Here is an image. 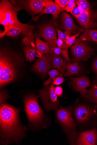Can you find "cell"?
I'll use <instances>...</instances> for the list:
<instances>
[{
	"instance_id": "obj_1",
	"label": "cell",
	"mask_w": 97,
	"mask_h": 145,
	"mask_svg": "<svg viewBox=\"0 0 97 145\" xmlns=\"http://www.w3.org/2000/svg\"><path fill=\"white\" fill-rule=\"evenodd\" d=\"M19 112L18 109L11 105L1 104V135L5 144L18 143L26 135V128L20 123Z\"/></svg>"
},
{
	"instance_id": "obj_2",
	"label": "cell",
	"mask_w": 97,
	"mask_h": 145,
	"mask_svg": "<svg viewBox=\"0 0 97 145\" xmlns=\"http://www.w3.org/2000/svg\"><path fill=\"white\" fill-rule=\"evenodd\" d=\"M18 12L13 4L7 0H3L0 3V24L7 28L12 27L19 30L22 35L28 38L36 44L33 33L34 25L21 23L17 18Z\"/></svg>"
},
{
	"instance_id": "obj_3",
	"label": "cell",
	"mask_w": 97,
	"mask_h": 145,
	"mask_svg": "<svg viewBox=\"0 0 97 145\" xmlns=\"http://www.w3.org/2000/svg\"><path fill=\"white\" fill-rule=\"evenodd\" d=\"M13 53L6 49L0 52V86L1 88L16 79L21 60Z\"/></svg>"
},
{
	"instance_id": "obj_4",
	"label": "cell",
	"mask_w": 97,
	"mask_h": 145,
	"mask_svg": "<svg viewBox=\"0 0 97 145\" xmlns=\"http://www.w3.org/2000/svg\"><path fill=\"white\" fill-rule=\"evenodd\" d=\"M73 115L78 125L87 130L96 128L97 105L94 103H80L73 107Z\"/></svg>"
},
{
	"instance_id": "obj_5",
	"label": "cell",
	"mask_w": 97,
	"mask_h": 145,
	"mask_svg": "<svg viewBox=\"0 0 97 145\" xmlns=\"http://www.w3.org/2000/svg\"><path fill=\"white\" fill-rule=\"evenodd\" d=\"M73 109L71 106H61L56 110V115L69 142L71 145H76L77 139L81 132L77 130L78 125L73 116Z\"/></svg>"
},
{
	"instance_id": "obj_6",
	"label": "cell",
	"mask_w": 97,
	"mask_h": 145,
	"mask_svg": "<svg viewBox=\"0 0 97 145\" xmlns=\"http://www.w3.org/2000/svg\"><path fill=\"white\" fill-rule=\"evenodd\" d=\"M24 103L25 110L30 123L37 125L42 122L44 113L38 103L36 96L33 95L26 96Z\"/></svg>"
},
{
	"instance_id": "obj_7",
	"label": "cell",
	"mask_w": 97,
	"mask_h": 145,
	"mask_svg": "<svg viewBox=\"0 0 97 145\" xmlns=\"http://www.w3.org/2000/svg\"><path fill=\"white\" fill-rule=\"evenodd\" d=\"M71 50L74 62L88 60L91 57L94 49L88 44L81 41L79 38L76 39L72 46Z\"/></svg>"
},
{
	"instance_id": "obj_8",
	"label": "cell",
	"mask_w": 97,
	"mask_h": 145,
	"mask_svg": "<svg viewBox=\"0 0 97 145\" xmlns=\"http://www.w3.org/2000/svg\"><path fill=\"white\" fill-rule=\"evenodd\" d=\"M53 84L42 89L39 93L40 97L43 104L44 107L47 111L57 110L59 103L55 91Z\"/></svg>"
},
{
	"instance_id": "obj_9",
	"label": "cell",
	"mask_w": 97,
	"mask_h": 145,
	"mask_svg": "<svg viewBox=\"0 0 97 145\" xmlns=\"http://www.w3.org/2000/svg\"><path fill=\"white\" fill-rule=\"evenodd\" d=\"M16 5L14 8L17 11L25 9L29 11L32 15L41 13L45 7L52 1L50 0H30V1H11Z\"/></svg>"
},
{
	"instance_id": "obj_10",
	"label": "cell",
	"mask_w": 97,
	"mask_h": 145,
	"mask_svg": "<svg viewBox=\"0 0 97 145\" xmlns=\"http://www.w3.org/2000/svg\"><path fill=\"white\" fill-rule=\"evenodd\" d=\"M39 27L40 36L48 43L50 50H53L57 47V31L54 24L50 23L42 25Z\"/></svg>"
},
{
	"instance_id": "obj_11",
	"label": "cell",
	"mask_w": 97,
	"mask_h": 145,
	"mask_svg": "<svg viewBox=\"0 0 97 145\" xmlns=\"http://www.w3.org/2000/svg\"><path fill=\"white\" fill-rule=\"evenodd\" d=\"M71 84L75 91L80 93L84 98L86 95L88 90L86 88L90 87L91 82L89 78L86 76L71 78Z\"/></svg>"
},
{
	"instance_id": "obj_12",
	"label": "cell",
	"mask_w": 97,
	"mask_h": 145,
	"mask_svg": "<svg viewBox=\"0 0 97 145\" xmlns=\"http://www.w3.org/2000/svg\"><path fill=\"white\" fill-rule=\"evenodd\" d=\"M76 18L79 23L86 30L96 28L97 26V11L83 12Z\"/></svg>"
},
{
	"instance_id": "obj_13",
	"label": "cell",
	"mask_w": 97,
	"mask_h": 145,
	"mask_svg": "<svg viewBox=\"0 0 97 145\" xmlns=\"http://www.w3.org/2000/svg\"><path fill=\"white\" fill-rule=\"evenodd\" d=\"M76 145H97V129L81 132L77 139Z\"/></svg>"
},
{
	"instance_id": "obj_14",
	"label": "cell",
	"mask_w": 97,
	"mask_h": 145,
	"mask_svg": "<svg viewBox=\"0 0 97 145\" xmlns=\"http://www.w3.org/2000/svg\"><path fill=\"white\" fill-rule=\"evenodd\" d=\"M51 68L49 58L47 54H46L40 58H38L33 65L32 70L39 73L42 76L45 77Z\"/></svg>"
},
{
	"instance_id": "obj_15",
	"label": "cell",
	"mask_w": 97,
	"mask_h": 145,
	"mask_svg": "<svg viewBox=\"0 0 97 145\" xmlns=\"http://www.w3.org/2000/svg\"><path fill=\"white\" fill-rule=\"evenodd\" d=\"M60 27L65 31H70L74 34H79L84 30L78 27L72 17L67 13L63 12L61 18Z\"/></svg>"
},
{
	"instance_id": "obj_16",
	"label": "cell",
	"mask_w": 97,
	"mask_h": 145,
	"mask_svg": "<svg viewBox=\"0 0 97 145\" xmlns=\"http://www.w3.org/2000/svg\"><path fill=\"white\" fill-rule=\"evenodd\" d=\"M49 59L51 68L55 69L64 74L66 67L67 61L64 60L60 55L55 54L49 50L47 54Z\"/></svg>"
},
{
	"instance_id": "obj_17",
	"label": "cell",
	"mask_w": 97,
	"mask_h": 145,
	"mask_svg": "<svg viewBox=\"0 0 97 145\" xmlns=\"http://www.w3.org/2000/svg\"><path fill=\"white\" fill-rule=\"evenodd\" d=\"M61 8L55 2L52 1L49 3L45 7L40 14L32 19L34 21H37L39 18L45 14H50L52 15L53 19L54 22V24L56 25V21L59 18L60 14Z\"/></svg>"
},
{
	"instance_id": "obj_18",
	"label": "cell",
	"mask_w": 97,
	"mask_h": 145,
	"mask_svg": "<svg viewBox=\"0 0 97 145\" xmlns=\"http://www.w3.org/2000/svg\"><path fill=\"white\" fill-rule=\"evenodd\" d=\"M22 43L26 59L30 62L34 61L36 56V44L32 43L29 39L26 37L23 39Z\"/></svg>"
},
{
	"instance_id": "obj_19",
	"label": "cell",
	"mask_w": 97,
	"mask_h": 145,
	"mask_svg": "<svg viewBox=\"0 0 97 145\" xmlns=\"http://www.w3.org/2000/svg\"><path fill=\"white\" fill-rule=\"evenodd\" d=\"M86 100L97 105V76L93 79L91 87L84 98Z\"/></svg>"
},
{
	"instance_id": "obj_20",
	"label": "cell",
	"mask_w": 97,
	"mask_h": 145,
	"mask_svg": "<svg viewBox=\"0 0 97 145\" xmlns=\"http://www.w3.org/2000/svg\"><path fill=\"white\" fill-rule=\"evenodd\" d=\"M35 41L36 56L38 58H40L48 52L50 50L49 45L48 43L42 40L36 36L35 37Z\"/></svg>"
},
{
	"instance_id": "obj_21",
	"label": "cell",
	"mask_w": 97,
	"mask_h": 145,
	"mask_svg": "<svg viewBox=\"0 0 97 145\" xmlns=\"http://www.w3.org/2000/svg\"><path fill=\"white\" fill-rule=\"evenodd\" d=\"M82 71V68L80 63L77 62L67 63L66 72L64 74L65 76L72 75H79Z\"/></svg>"
},
{
	"instance_id": "obj_22",
	"label": "cell",
	"mask_w": 97,
	"mask_h": 145,
	"mask_svg": "<svg viewBox=\"0 0 97 145\" xmlns=\"http://www.w3.org/2000/svg\"><path fill=\"white\" fill-rule=\"evenodd\" d=\"M83 41H91L97 42V30L88 29L86 30L79 38Z\"/></svg>"
},
{
	"instance_id": "obj_23",
	"label": "cell",
	"mask_w": 97,
	"mask_h": 145,
	"mask_svg": "<svg viewBox=\"0 0 97 145\" xmlns=\"http://www.w3.org/2000/svg\"><path fill=\"white\" fill-rule=\"evenodd\" d=\"M48 73L50 76V78L44 84V85L46 87L48 86L50 84L52 83L53 81L55 78L63 76V74L61 73L56 69H52Z\"/></svg>"
},
{
	"instance_id": "obj_24",
	"label": "cell",
	"mask_w": 97,
	"mask_h": 145,
	"mask_svg": "<svg viewBox=\"0 0 97 145\" xmlns=\"http://www.w3.org/2000/svg\"><path fill=\"white\" fill-rule=\"evenodd\" d=\"M79 34L78 33L72 36L67 37L65 42L59 48L67 49L68 48L71 46L75 42L76 38L78 36Z\"/></svg>"
},
{
	"instance_id": "obj_25",
	"label": "cell",
	"mask_w": 97,
	"mask_h": 145,
	"mask_svg": "<svg viewBox=\"0 0 97 145\" xmlns=\"http://www.w3.org/2000/svg\"><path fill=\"white\" fill-rule=\"evenodd\" d=\"M52 50L55 54L57 55H61L65 60L69 62L71 61V59L69 57L67 49L60 48L57 47L54 48Z\"/></svg>"
},
{
	"instance_id": "obj_26",
	"label": "cell",
	"mask_w": 97,
	"mask_h": 145,
	"mask_svg": "<svg viewBox=\"0 0 97 145\" xmlns=\"http://www.w3.org/2000/svg\"><path fill=\"white\" fill-rule=\"evenodd\" d=\"M75 3L78 6L81 7L84 12H90L91 11L90 5L87 1L77 0L75 1Z\"/></svg>"
},
{
	"instance_id": "obj_27",
	"label": "cell",
	"mask_w": 97,
	"mask_h": 145,
	"mask_svg": "<svg viewBox=\"0 0 97 145\" xmlns=\"http://www.w3.org/2000/svg\"><path fill=\"white\" fill-rule=\"evenodd\" d=\"M3 32L5 35L10 37L16 36L21 34H22L21 32L19 30L12 27L5 29Z\"/></svg>"
},
{
	"instance_id": "obj_28",
	"label": "cell",
	"mask_w": 97,
	"mask_h": 145,
	"mask_svg": "<svg viewBox=\"0 0 97 145\" xmlns=\"http://www.w3.org/2000/svg\"><path fill=\"white\" fill-rule=\"evenodd\" d=\"M56 29L58 33V39H61L64 43L66 40L67 37L70 36L72 33L71 31H65L64 32H63L57 27H56Z\"/></svg>"
},
{
	"instance_id": "obj_29",
	"label": "cell",
	"mask_w": 97,
	"mask_h": 145,
	"mask_svg": "<svg viewBox=\"0 0 97 145\" xmlns=\"http://www.w3.org/2000/svg\"><path fill=\"white\" fill-rule=\"evenodd\" d=\"M83 12L84 11L81 7L76 6L73 10L71 12L72 14L77 18L79 17Z\"/></svg>"
},
{
	"instance_id": "obj_30",
	"label": "cell",
	"mask_w": 97,
	"mask_h": 145,
	"mask_svg": "<svg viewBox=\"0 0 97 145\" xmlns=\"http://www.w3.org/2000/svg\"><path fill=\"white\" fill-rule=\"evenodd\" d=\"M75 4L74 0H70L68 4L63 10H65L67 12H71L75 7Z\"/></svg>"
},
{
	"instance_id": "obj_31",
	"label": "cell",
	"mask_w": 97,
	"mask_h": 145,
	"mask_svg": "<svg viewBox=\"0 0 97 145\" xmlns=\"http://www.w3.org/2000/svg\"><path fill=\"white\" fill-rule=\"evenodd\" d=\"M70 0H55V2L60 7L61 10L64 8L67 5Z\"/></svg>"
},
{
	"instance_id": "obj_32",
	"label": "cell",
	"mask_w": 97,
	"mask_h": 145,
	"mask_svg": "<svg viewBox=\"0 0 97 145\" xmlns=\"http://www.w3.org/2000/svg\"><path fill=\"white\" fill-rule=\"evenodd\" d=\"M65 80L63 76H59L55 78L53 81L52 83L54 85H59L63 84Z\"/></svg>"
},
{
	"instance_id": "obj_33",
	"label": "cell",
	"mask_w": 97,
	"mask_h": 145,
	"mask_svg": "<svg viewBox=\"0 0 97 145\" xmlns=\"http://www.w3.org/2000/svg\"><path fill=\"white\" fill-rule=\"evenodd\" d=\"M55 91L57 96L63 97V89L61 87L58 86L55 87Z\"/></svg>"
},
{
	"instance_id": "obj_34",
	"label": "cell",
	"mask_w": 97,
	"mask_h": 145,
	"mask_svg": "<svg viewBox=\"0 0 97 145\" xmlns=\"http://www.w3.org/2000/svg\"><path fill=\"white\" fill-rule=\"evenodd\" d=\"M92 67L94 72L97 76V56L94 58L92 62Z\"/></svg>"
},
{
	"instance_id": "obj_35",
	"label": "cell",
	"mask_w": 97,
	"mask_h": 145,
	"mask_svg": "<svg viewBox=\"0 0 97 145\" xmlns=\"http://www.w3.org/2000/svg\"><path fill=\"white\" fill-rule=\"evenodd\" d=\"M64 43V42L62 40H61V39H58L57 42V47L59 48Z\"/></svg>"
},
{
	"instance_id": "obj_36",
	"label": "cell",
	"mask_w": 97,
	"mask_h": 145,
	"mask_svg": "<svg viewBox=\"0 0 97 145\" xmlns=\"http://www.w3.org/2000/svg\"></svg>"
}]
</instances>
